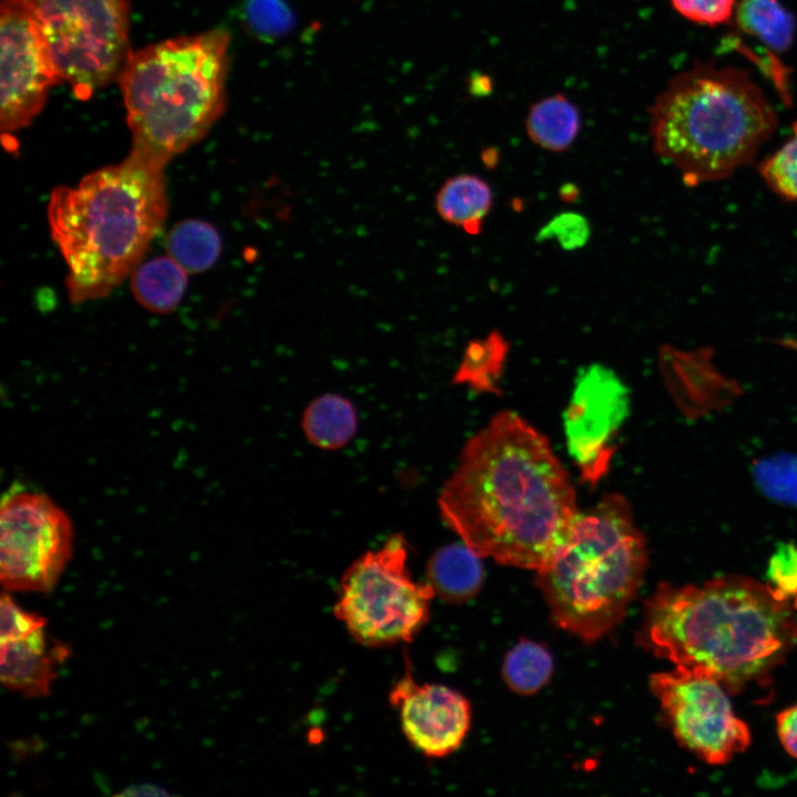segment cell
Here are the masks:
<instances>
[{"instance_id": "25", "label": "cell", "mask_w": 797, "mask_h": 797, "mask_svg": "<svg viewBox=\"0 0 797 797\" xmlns=\"http://www.w3.org/2000/svg\"><path fill=\"white\" fill-rule=\"evenodd\" d=\"M767 577L772 589L783 599L797 596V545L782 542L770 556Z\"/></svg>"}, {"instance_id": "26", "label": "cell", "mask_w": 797, "mask_h": 797, "mask_svg": "<svg viewBox=\"0 0 797 797\" xmlns=\"http://www.w3.org/2000/svg\"><path fill=\"white\" fill-rule=\"evenodd\" d=\"M588 220L577 213H562L555 216L541 228L538 239H556L567 250L583 247L590 237Z\"/></svg>"}, {"instance_id": "19", "label": "cell", "mask_w": 797, "mask_h": 797, "mask_svg": "<svg viewBox=\"0 0 797 797\" xmlns=\"http://www.w3.org/2000/svg\"><path fill=\"white\" fill-rule=\"evenodd\" d=\"M580 125L577 106L562 94L537 101L530 106L526 117L529 138L541 148L557 153L572 145Z\"/></svg>"}, {"instance_id": "14", "label": "cell", "mask_w": 797, "mask_h": 797, "mask_svg": "<svg viewBox=\"0 0 797 797\" xmlns=\"http://www.w3.org/2000/svg\"><path fill=\"white\" fill-rule=\"evenodd\" d=\"M68 654L65 646L48 641L43 628L24 638L1 642V682L27 697L48 695L56 666Z\"/></svg>"}, {"instance_id": "13", "label": "cell", "mask_w": 797, "mask_h": 797, "mask_svg": "<svg viewBox=\"0 0 797 797\" xmlns=\"http://www.w3.org/2000/svg\"><path fill=\"white\" fill-rule=\"evenodd\" d=\"M398 707L408 742L428 757H444L463 743L470 725V707L458 692L437 684H416L406 672L390 693Z\"/></svg>"}, {"instance_id": "27", "label": "cell", "mask_w": 797, "mask_h": 797, "mask_svg": "<svg viewBox=\"0 0 797 797\" xmlns=\"http://www.w3.org/2000/svg\"><path fill=\"white\" fill-rule=\"evenodd\" d=\"M1 642L24 638L45 625V619L18 607L11 596L3 592L0 600Z\"/></svg>"}, {"instance_id": "8", "label": "cell", "mask_w": 797, "mask_h": 797, "mask_svg": "<svg viewBox=\"0 0 797 797\" xmlns=\"http://www.w3.org/2000/svg\"><path fill=\"white\" fill-rule=\"evenodd\" d=\"M62 82L79 99L118 79L130 50V0H29Z\"/></svg>"}, {"instance_id": "5", "label": "cell", "mask_w": 797, "mask_h": 797, "mask_svg": "<svg viewBox=\"0 0 797 797\" xmlns=\"http://www.w3.org/2000/svg\"><path fill=\"white\" fill-rule=\"evenodd\" d=\"M229 46L216 28L131 53L117 79L131 153L164 168L209 132L226 107Z\"/></svg>"}, {"instance_id": "15", "label": "cell", "mask_w": 797, "mask_h": 797, "mask_svg": "<svg viewBox=\"0 0 797 797\" xmlns=\"http://www.w3.org/2000/svg\"><path fill=\"white\" fill-rule=\"evenodd\" d=\"M480 556L463 541L436 550L426 567L427 582L448 602H463L479 590L484 569Z\"/></svg>"}, {"instance_id": "29", "label": "cell", "mask_w": 797, "mask_h": 797, "mask_svg": "<svg viewBox=\"0 0 797 797\" xmlns=\"http://www.w3.org/2000/svg\"><path fill=\"white\" fill-rule=\"evenodd\" d=\"M777 733L784 748L797 758V705L778 714Z\"/></svg>"}, {"instance_id": "23", "label": "cell", "mask_w": 797, "mask_h": 797, "mask_svg": "<svg viewBox=\"0 0 797 797\" xmlns=\"http://www.w3.org/2000/svg\"><path fill=\"white\" fill-rule=\"evenodd\" d=\"M552 672V659L541 645L521 641L506 655L504 676L516 692L531 694L540 690Z\"/></svg>"}, {"instance_id": "21", "label": "cell", "mask_w": 797, "mask_h": 797, "mask_svg": "<svg viewBox=\"0 0 797 797\" xmlns=\"http://www.w3.org/2000/svg\"><path fill=\"white\" fill-rule=\"evenodd\" d=\"M508 350L509 344L498 330L470 341L465 349L454 382L467 384L477 391H495V383L503 371Z\"/></svg>"}, {"instance_id": "11", "label": "cell", "mask_w": 797, "mask_h": 797, "mask_svg": "<svg viewBox=\"0 0 797 797\" xmlns=\"http://www.w3.org/2000/svg\"><path fill=\"white\" fill-rule=\"evenodd\" d=\"M0 49V126L10 134L39 115L61 79L29 0H1Z\"/></svg>"}, {"instance_id": "12", "label": "cell", "mask_w": 797, "mask_h": 797, "mask_svg": "<svg viewBox=\"0 0 797 797\" xmlns=\"http://www.w3.org/2000/svg\"><path fill=\"white\" fill-rule=\"evenodd\" d=\"M628 414L629 391L610 369L591 364L579 373L565 414V433L586 483L596 485L609 470Z\"/></svg>"}, {"instance_id": "17", "label": "cell", "mask_w": 797, "mask_h": 797, "mask_svg": "<svg viewBox=\"0 0 797 797\" xmlns=\"http://www.w3.org/2000/svg\"><path fill=\"white\" fill-rule=\"evenodd\" d=\"M187 273L169 255L155 257L133 270V296L152 312L169 313L183 299L188 282Z\"/></svg>"}, {"instance_id": "16", "label": "cell", "mask_w": 797, "mask_h": 797, "mask_svg": "<svg viewBox=\"0 0 797 797\" xmlns=\"http://www.w3.org/2000/svg\"><path fill=\"white\" fill-rule=\"evenodd\" d=\"M493 207L489 184L473 174L447 178L435 196V210L446 222L478 235Z\"/></svg>"}, {"instance_id": "18", "label": "cell", "mask_w": 797, "mask_h": 797, "mask_svg": "<svg viewBox=\"0 0 797 797\" xmlns=\"http://www.w3.org/2000/svg\"><path fill=\"white\" fill-rule=\"evenodd\" d=\"M301 426L312 445L320 449L334 451L345 446L355 435L358 415L348 398L327 393L307 406Z\"/></svg>"}, {"instance_id": "1", "label": "cell", "mask_w": 797, "mask_h": 797, "mask_svg": "<svg viewBox=\"0 0 797 797\" xmlns=\"http://www.w3.org/2000/svg\"><path fill=\"white\" fill-rule=\"evenodd\" d=\"M478 556L538 571L579 514L570 476L538 429L501 411L464 445L438 497Z\"/></svg>"}, {"instance_id": "7", "label": "cell", "mask_w": 797, "mask_h": 797, "mask_svg": "<svg viewBox=\"0 0 797 797\" xmlns=\"http://www.w3.org/2000/svg\"><path fill=\"white\" fill-rule=\"evenodd\" d=\"M406 561L405 540L397 534L344 572L333 611L358 643L372 648L406 643L428 620L435 592L428 582L412 579Z\"/></svg>"}, {"instance_id": "30", "label": "cell", "mask_w": 797, "mask_h": 797, "mask_svg": "<svg viewBox=\"0 0 797 797\" xmlns=\"http://www.w3.org/2000/svg\"><path fill=\"white\" fill-rule=\"evenodd\" d=\"M125 795H166V791H162L158 787L153 785H139L128 789Z\"/></svg>"}, {"instance_id": "9", "label": "cell", "mask_w": 797, "mask_h": 797, "mask_svg": "<svg viewBox=\"0 0 797 797\" xmlns=\"http://www.w3.org/2000/svg\"><path fill=\"white\" fill-rule=\"evenodd\" d=\"M73 544L69 516L44 493L13 484L0 503V579L8 591L50 592Z\"/></svg>"}, {"instance_id": "28", "label": "cell", "mask_w": 797, "mask_h": 797, "mask_svg": "<svg viewBox=\"0 0 797 797\" xmlns=\"http://www.w3.org/2000/svg\"><path fill=\"white\" fill-rule=\"evenodd\" d=\"M684 18L701 24L717 25L731 20L735 0H671Z\"/></svg>"}, {"instance_id": "10", "label": "cell", "mask_w": 797, "mask_h": 797, "mask_svg": "<svg viewBox=\"0 0 797 797\" xmlns=\"http://www.w3.org/2000/svg\"><path fill=\"white\" fill-rule=\"evenodd\" d=\"M650 685L675 737L703 760L724 764L748 746V727L734 714L724 685L711 673L676 665L654 674Z\"/></svg>"}, {"instance_id": "24", "label": "cell", "mask_w": 797, "mask_h": 797, "mask_svg": "<svg viewBox=\"0 0 797 797\" xmlns=\"http://www.w3.org/2000/svg\"><path fill=\"white\" fill-rule=\"evenodd\" d=\"M769 188L786 200L797 201V121L790 138L758 166Z\"/></svg>"}, {"instance_id": "22", "label": "cell", "mask_w": 797, "mask_h": 797, "mask_svg": "<svg viewBox=\"0 0 797 797\" xmlns=\"http://www.w3.org/2000/svg\"><path fill=\"white\" fill-rule=\"evenodd\" d=\"M736 22L774 51L783 52L793 42L794 19L778 0H742Z\"/></svg>"}, {"instance_id": "3", "label": "cell", "mask_w": 797, "mask_h": 797, "mask_svg": "<svg viewBox=\"0 0 797 797\" xmlns=\"http://www.w3.org/2000/svg\"><path fill=\"white\" fill-rule=\"evenodd\" d=\"M163 167L133 153L55 187L46 215L72 302L106 297L138 266L167 215Z\"/></svg>"}, {"instance_id": "6", "label": "cell", "mask_w": 797, "mask_h": 797, "mask_svg": "<svg viewBox=\"0 0 797 797\" xmlns=\"http://www.w3.org/2000/svg\"><path fill=\"white\" fill-rule=\"evenodd\" d=\"M646 559V542L629 500L610 493L579 511L537 571V582L558 625L594 641L623 619Z\"/></svg>"}, {"instance_id": "20", "label": "cell", "mask_w": 797, "mask_h": 797, "mask_svg": "<svg viewBox=\"0 0 797 797\" xmlns=\"http://www.w3.org/2000/svg\"><path fill=\"white\" fill-rule=\"evenodd\" d=\"M168 255L188 273L206 271L221 252V239L207 221L188 219L176 224L166 238Z\"/></svg>"}, {"instance_id": "2", "label": "cell", "mask_w": 797, "mask_h": 797, "mask_svg": "<svg viewBox=\"0 0 797 797\" xmlns=\"http://www.w3.org/2000/svg\"><path fill=\"white\" fill-rule=\"evenodd\" d=\"M645 611L643 634L654 653L733 690L768 673L797 640L787 600L745 577L660 584Z\"/></svg>"}, {"instance_id": "4", "label": "cell", "mask_w": 797, "mask_h": 797, "mask_svg": "<svg viewBox=\"0 0 797 797\" xmlns=\"http://www.w3.org/2000/svg\"><path fill=\"white\" fill-rule=\"evenodd\" d=\"M650 124L655 153L694 186L749 164L774 133L777 116L746 72L696 64L659 94Z\"/></svg>"}]
</instances>
